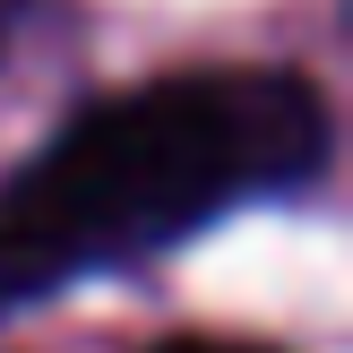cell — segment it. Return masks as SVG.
<instances>
[{
	"label": "cell",
	"mask_w": 353,
	"mask_h": 353,
	"mask_svg": "<svg viewBox=\"0 0 353 353\" xmlns=\"http://www.w3.org/2000/svg\"><path fill=\"white\" fill-rule=\"evenodd\" d=\"M327 164V103L293 69H181L103 95L0 181V302L112 276Z\"/></svg>",
	"instance_id": "1"
},
{
	"label": "cell",
	"mask_w": 353,
	"mask_h": 353,
	"mask_svg": "<svg viewBox=\"0 0 353 353\" xmlns=\"http://www.w3.org/2000/svg\"><path fill=\"white\" fill-rule=\"evenodd\" d=\"M147 353H268V345H250V336H164Z\"/></svg>",
	"instance_id": "2"
},
{
	"label": "cell",
	"mask_w": 353,
	"mask_h": 353,
	"mask_svg": "<svg viewBox=\"0 0 353 353\" xmlns=\"http://www.w3.org/2000/svg\"><path fill=\"white\" fill-rule=\"evenodd\" d=\"M9 17H17V0H0V26H9Z\"/></svg>",
	"instance_id": "3"
}]
</instances>
